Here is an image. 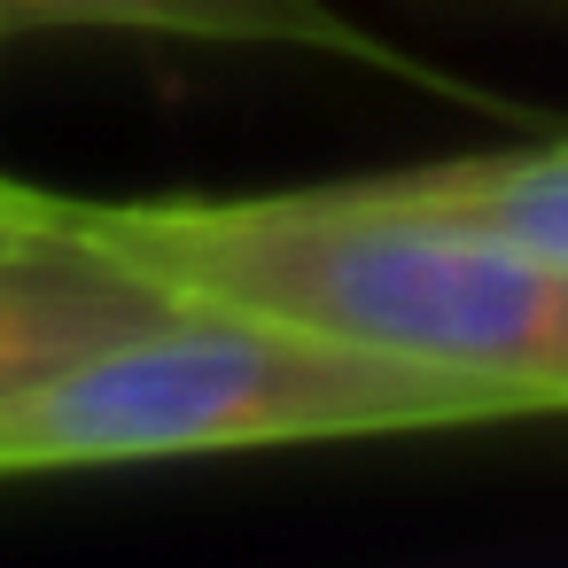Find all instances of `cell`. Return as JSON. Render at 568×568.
<instances>
[{
  "label": "cell",
  "mask_w": 568,
  "mask_h": 568,
  "mask_svg": "<svg viewBox=\"0 0 568 568\" xmlns=\"http://www.w3.org/2000/svg\"><path fill=\"white\" fill-rule=\"evenodd\" d=\"M63 219L125 250L180 304L296 320L312 335L514 389L529 413H568V273L397 203L374 180L180 203L63 195Z\"/></svg>",
  "instance_id": "cell-1"
},
{
  "label": "cell",
  "mask_w": 568,
  "mask_h": 568,
  "mask_svg": "<svg viewBox=\"0 0 568 568\" xmlns=\"http://www.w3.org/2000/svg\"><path fill=\"white\" fill-rule=\"evenodd\" d=\"M537 420L514 389L312 335L234 304H172L164 320L102 343L94 358L0 397V475L48 467H149L203 452L366 444Z\"/></svg>",
  "instance_id": "cell-2"
},
{
  "label": "cell",
  "mask_w": 568,
  "mask_h": 568,
  "mask_svg": "<svg viewBox=\"0 0 568 568\" xmlns=\"http://www.w3.org/2000/svg\"><path fill=\"white\" fill-rule=\"evenodd\" d=\"M172 304L180 296L156 273H141L125 250L55 219L48 234L0 250V397L94 358L102 343L164 320Z\"/></svg>",
  "instance_id": "cell-3"
},
{
  "label": "cell",
  "mask_w": 568,
  "mask_h": 568,
  "mask_svg": "<svg viewBox=\"0 0 568 568\" xmlns=\"http://www.w3.org/2000/svg\"><path fill=\"white\" fill-rule=\"evenodd\" d=\"M32 32V24H110V32H172V40H234V48H312V55H351L389 79H420L436 94H475L459 79L420 71L389 40L358 32L335 17L327 0H0V32Z\"/></svg>",
  "instance_id": "cell-4"
},
{
  "label": "cell",
  "mask_w": 568,
  "mask_h": 568,
  "mask_svg": "<svg viewBox=\"0 0 568 568\" xmlns=\"http://www.w3.org/2000/svg\"><path fill=\"white\" fill-rule=\"evenodd\" d=\"M397 203H420L436 219H459L552 273H568V141L552 149H498V156H452L420 172L374 180Z\"/></svg>",
  "instance_id": "cell-5"
},
{
  "label": "cell",
  "mask_w": 568,
  "mask_h": 568,
  "mask_svg": "<svg viewBox=\"0 0 568 568\" xmlns=\"http://www.w3.org/2000/svg\"><path fill=\"white\" fill-rule=\"evenodd\" d=\"M55 219H63V195L24 187V180H9V172H0V250H17V242L48 234Z\"/></svg>",
  "instance_id": "cell-6"
}]
</instances>
